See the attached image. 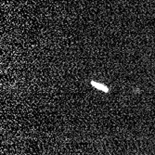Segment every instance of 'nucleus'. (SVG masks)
<instances>
[{
  "instance_id": "nucleus-1",
  "label": "nucleus",
  "mask_w": 155,
  "mask_h": 155,
  "mask_svg": "<svg viewBox=\"0 0 155 155\" xmlns=\"http://www.w3.org/2000/svg\"><path fill=\"white\" fill-rule=\"evenodd\" d=\"M91 84L93 86V87L98 89V90H101L103 92H109V88L105 86V84H100V83H97V82H95V81H91Z\"/></svg>"
}]
</instances>
